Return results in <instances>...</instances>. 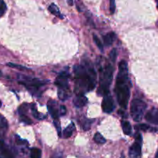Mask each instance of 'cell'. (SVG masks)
<instances>
[{
    "label": "cell",
    "instance_id": "10",
    "mask_svg": "<svg viewBox=\"0 0 158 158\" xmlns=\"http://www.w3.org/2000/svg\"><path fill=\"white\" fill-rule=\"evenodd\" d=\"M0 158H14L11 150L2 140H0Z\"/></svg>",
    "mask_w": 158,
    "mask_h": 158
},
{
    "label": "cell",
    "instance_id": "7",
    "mask_svg": "<svg viewBox=\"0 0 158 158\" xmlns=\"http://www.w3.org/2000/svg\"><path fill=\"white\" fill-rule=\"evenodd\" d=\"M69 73L67 71H64L60 74L56 78L55 85L58 87V88H68V79Z\"/></svg>",
    "mask_w": 158,
    "mask_h": 158
},
{
    "label": "cell",
    "instance_id": "22",
    "mask_svg": "<svg viewBox=\"0 0 158 158\" xmlns=\"http://www.w3.org/2000/svg\"><path fill=\"white\" fill-rule=\"evenodd\" d=\"M93 40H94L95 43L98 48H99L102 52H103V43L100 41V40H99V38L98 37V36H96L95 34H93Z\"/></svg>",
    "mask_w": 158,
    "mask_h": 158
},
{
    "label": "cell",
    "instance_id": "31",
    "mask_svg": "<svg viewBox=\"0 0 158 158\" xmlns=\"http://www.w3.org/2000/svg\"><path fill=\"white\" fill-rule=\"evenodd\" d=\"M137 128H139V129H141L143 131H147L150 129V126L147 124H140L136 126Z\"/></svg>",
    "mask_w": 158,
    "mask_h": 158
},
{
    "label": "cell",
    "instance_id": "35",
    "mask_svg": "<svg viewBox=\"0 0 158 158\" xmlns=\"http://www.w3.org/2000/svg\"><path fill=\"white\" fill-rule=\"evenodd\" d=\"M120 158H125V156H124V154H123V153L121 155V156H120Z\"/></svg>",
    "mask_w": 158,
    "mask_h": 158
},
{
    "label": "cell",
    "instance_id": "29",
    "mask_svg": "<svg viewBox=\"0 0 158 158\" xmlns=\"http://www.w3.org/2000/svg\"><path fill=\"white\" fill-rule=\"evenodd\" d=\"M109 10H110V13L113 14L115 13V0H109Z\"/></svg>",
    "mask_w": 158,
    "mask_h": 158
},
{
    "label": "cell",
    "instance_id": "30",
    "mask_svg": "<svg viewBox=\"0 0 158 158\" xmlns=\"http://www.w3.org/2000/svg\"><path fill=\"white\" fill-rule=\"evenodd\" d=\"M54 123H55V127L57 128V130H58V135H59V136H61V124H60L59 121H58V120H55V122H54Z\"/></svg>",
    "mask_w": 158,
    "mask_h": 158
},
{
    "label": "cell",
    "instance_id": "21",
    "mask_svg": "<svg viewBox=\"0 0 158 158\" xmlns=\"http://www.w3.org/2000/svg\"><path fill=\"white\" fill-rule=\"evenodd\" d=\"M94 140L96 144H104L106 140L105 138L102 136V135L99 133H96L94 136Z\"/></svg>",
    "mask_w": 158,
    "mask_h": 158
},
{
    "label": "cell",
    "instance_id": "9",
    "mask_svg": "<svg viewBox=\"0 0 158 158\" xmlns=\"http://www.w3.org/2000/svg\"><path fill=\"white\" fill-rule=\"evenodd\" d=\"M145 119L147 122L152 123V124L158 125V109L153 108L150 109L146 114Z\"/></svg>",
    "mask_w": 158,
    "mask_h": 158
},
{
    "label": "cell",
    "instance_id": "2",
    "mask_svg": "<svg viewBox=\"0 0 158 158\" xmlns=\"http://www.w3.org/2000/svg\"><path fill=\"white\" fill-rule=\"evenodd\" d=\"M130 85L127 63L125 61H121L119 64V72L115 82V92L119 104L123 109L127 108L130 97Z\"/></svg>",
    "mask_w": 158,
    "mask_h": 158
},
{
    "label": "cell",
    "instance_id": "25",
    "mask_svg": "<svg viewBox=\"0 0 158 158\" xmlns=\"http://www.w3.org/2000/svg\"><path fill=\"white\" fill-rule=\"evenodd\" d=\"M20 121L22 123H26V124H31L32 123V121H31L30 119L29 118L28 116H26V115H20Z\"/></svg>",
    "mask_w": 158,
    "mask_h": 158
},
{
    "label": "cell",
    "instance_id": "38",
    "mask_svg": "<svg viewBox=\"0 0 158 158\" xmlns=\"http://www.w3.org/2000/svg\"><path fill=\"white\" fill-rule=\"evenodd\" d=\"M1 105H2V103H1V101H0V107H1Z\"/></svg>",
    "mask_w": 158,
    "mask_h": 158
},
{
    "label": "cell",
    "instance_id": "1",
    "mask_svg": "<svg viewBox=\"0 0 158 158\" xmlns=\"http://www.w3.org/2000/svg\"><path fill=\"white\" fill-rule=\"evenodd\" d=\"M74 72L75 91L77 95H85V92L94 89L97 82V75L92 67L75 65Z\"/></svg>",
    "mask_w": 158,
    "mask_h": 158
},
{
    "label": "cell",
    "instance_id": "28",
    "mask_svg": "<svg viewBox=\"0 0 158 158\" xmlns=\"http://www.w3.org/2000/svg\"><path fill=\"white\" fill-rule=\"evenodd\" d=\"M6 11V3L3 1V2H2V4L0 5V17L5 14Z\"/></svg>",
    "mask_w": 158,
    "mask_h": 158
},
{
    "label": "cell",
    "instance_id": "24",
    "mask_svg": "<svg viewBox=\"0 0 158 158\" xmlns=\"http://www.w3.org/2000/svg\"><path fill=\"white\" fill-rule=\"evenodd\" d=\"M28 109H29V105L26 103H24L19 106V109H18V112H19V115H25L26 112H27Z\"/></svg>",
    "mask_w": 158,
    "mask_h": 158
},
{
    "label": "cell",
    "instance_id": "36",
    "mask_svg": "<svg viewBox=\"0 0 158 158\" xmlns=\"http://www.w3.org/2000/svg\"><path fill=\"white\" fill-rule=\"evenodd\" d=\"M3 2V0H0V5H1V4H2V2Z\"/></svg>",
    "mask_w": 158,
    "mask_h": 158
},
{
    "label": "cell",
    "instance_id": "6",
    "mask_svg": "<svg viewBox=\"0 0 158 158\" xmlns=\"http://www.w3.org/2000/svg\"><path fill=\"white\" fill-rule=\"evenodd\" d=\"M136 141L134 144L129 147V158H141L142 156V136L140 133H137L135 137Z\"/></svg>",
    "mask_w": 158,
    "mask_h": 158
},
{
    "label": "cell",
    "instance_id": "14",
    "mask_svg": "<svg viewBox=\"0 0 158 158\" xmlns=\"http://www.w3.org/2000/svg\"><path fill=\"white\" fill-rule=\"evenodd\" d=\"M55 103V102H53V104H51V101H50V102H48L47 108H48V110H49V112H50V114H51V116L55 119V120H58L59 112H58V111L57 110L56 108L55 107V105H54V104Z\"/></svg>",
    "mask_w": 158,
    "mask_h": 158
},
{
    "label": "cell",
    "instance_id": "19",
    "mask_svg": "<svg viewBox=\"0 0 158 158\" xmlns=\"http://www.w3.org/2000/svg\"><path fill=\"white\" fill-rule=\"evenodd\" d=\"M31 109H32L33 115H34L36 119H37V120H43V119H44V116L37 111V107H36V105H34V104H32V105H31Z\"/></svg>",
    "mask_w": 158,
    "mask_h": 158
},
{
    "label": "cell",
    "instance_id": "39",
    "mask_svg": "<svg viewBox=\"0 0 158 158\" xmlns=\"http://www.w3.org/2000/svg\"><path fill=\"white\" fill-rule=\"evenodd\" d=\"M157 9H158V2H157Z\"/></svg>",
    "mask_w": 158,
    "mask_h": 158
},
{
    "label": "cell",
    "instance_id": "12",
    "mask_svg": "<svg viewBox=\"0 0 158 158\" xmlns=\"http://www.w3.org/2000/svg\"><path fill=\"white\" fill-rule=\"evenodd\" d=\"M102 39H103L104 45H105V47H109L110 45H112V43H113L114 40H115V33L113 32L108 33L107 34H105V36H103Z\"/></svg>",
    "mask_w": 158,
    "mask_h": 158
},
{
    "label": "cell",
    "instance_id": "23",
    "mask_svg": "<svg viewBox=\"0 0 158 158\" xmlns=\"http://www.w3.org/2000/svg\"><path fill=\"white\" fill-rule=\"evenodd\" d=\"M7 65L10 67H13V68H16L18 69L19 71H29V69L27 67H24V66L19 65V64H13V63H8Z\"/></svg>",
    "mask_w": 158,
    "mask_h": 158
},
{
    "label": "cell",
    "instance_id": "11",
    "mask_svg": "<svg viewBox=\"0 0 158 158\" xmlns=\"http://www.w3.org/2000/svg\"><path fill=\"white\" fill-rule=\"evenodd\" d=\"M88 102V99L85 97V95H77L76 97L74 99V105L78 108H82L85 106Z\"/></svg>",
    "mask_w": 158,
    "mask_h": 158
},
{
    "label": "cell",
    "instance_id": "5",
    "mask_svg": "<svg viewBox=\"0 0 158 158\" xmlns=\"http://www.w3.org/2000/svg\"><path fill=\"white\" fill-rule=\"evenodd\" d=\"M19 84L23 85L31 92H37L39 88L44 85V82L38 80L37 78H31L26 76H20Z\"/></svg>",
    "mask_w": 158,
    "mask_h": 158
},
{
    "label": "cell",
    "instance_id": "16",
    "mask_svg": "<svg viewBox=\"0 0 158 158\" xmlns=\"http://www.w3.org/2000/svg\"><path fill=\"white\" fill-rule=\"evenodd\" d=\"M122 128H123V133H124L125 135L126 136H129L132 133V126H131L130 123L128 121H125V120H123L122 121Z\"/></svg>",
    "mask_w": 158,
    "mask_h": 158
},
{
    "label": "cell",
    "instance_id": "34",
    "mask_svg": "<svg viewBox=\"0 0 158 158\" xmlns=\"http://www.w3.org/2000/svg\"><path fill=\"white\" fill-rule=\"evenodd\" d=\"M67 3H68V5L70 6H71L74 5V1L73 0H67Z\"/></svg>",
    "mask_w": 158,
    "mask_h": 158
},
{
    "label": "cell",
    "instance_id": "13",
    "mask_svg": "<svg viewBox=\"0 0 158 158\" xmlns=\"http://www.w3.org/2000/svg\"><path fill=\"white\" fill-rule=\"evenodd\" d=\"M8 129V123L3 115H0V136H3Z\"/></svg>",
    "mask_w": 158,
    "mask_h": 158
},
{
    "label": "cell",
    "instance_id": "17",
    "mask_svg": "<svg viewBox=\"0 0 158 158\" xmlns=\"http://www.w3.org/2000/svg\"><path fill=\"white\" fill-rule=\"evenodd\" d=\"M48 10H49V11L51 12L53 15L58 16V18H61V19H63V18H64L63 15L61 13V11L59 10V8H58L55 4H51V5L48 7Z\"/></svg>",
    "mask_w": 158,
    "mask_h": 158
},
{
    "label": "cell",
    "instance_id": "20",
    "mask_svg": "<svg viewBox=\"0 0 158 158\" xmlns=\"http://www.w3.org/2000/svg\"><path fill=\"white\" fill-rule=\"evenodd\" d=\"M41 150L38 148L34 147L30 150V158H41Z\"/></svg>",
    "mask_w": 158,
    "mask_h": 158
},
{
    "label": "cell",
    "instance_id": "27",
    "mask_svg": "<svg viewBox=\"0 0 158 158\" xmlns=\"http://www.w3.org/2000/svg\"><path fill=\"white\" fill-rule=\"evenodd\" d=\"M116 57H117V51L115 49H112V51H111L110 54H109V58H110L111 61L112 62H115V59H116Z\"/></svg>",
    "mask_w": 158,
    "mask_h": 158
},
{
    "label": "cell",
    "instance_id": "18",
    "mask_svg": "<svg viewBox=\"0 0 158 158\" xmlns=\"http://www.w3.org/2000/svg\"><path fill=\"white\" fill-rule=\"evenodd\" d=\"M75 129V125L73 123L69 124L68 126L66 127V129L64 130V138H69L71 136L72 133Z\"/></svg>",
    "mask_w": 158,
    "mask_h": 158
},
{
    "label": "cell",
    "instance_id": "15",
    "mask_svg": "<svg viewBox=\"0 0 158 158\" xmlns=\"http://www.w3.org/2000/svg\"><path fill=\"white\" fill-rule=\"evenodd\" d=\"M71 96V91L69 88H58V97L61 100L64 101Z\"/></svg>",
    "mask_w": 158,
    "mask_h": 158
},
{
    "label": "cell",
    "instance_id": "4",
    "mask_svg": "<svg viewBox=\"0 0 158 158\" xmlns=\"http://www.w3.org/2000/svg\"><path fill=\"white\" fill-rule=\"evenodd\" d=\"M147 107V104L144 101L138 99H133L130 105V115L133 120L136 122L140 121L144 116Z\"/></svg>",
    "mask_w": 158,
    "mask_h": 158
},
{
    "label": "cell",
    "instance_id": "26",
    "mask_svg": "<svg viewBox=\"0 0 158 158\" xmlns=\"http://www.w3.org/2000/svg\"><path fill=\"white\" fill-rule=\"evenodd\" d=\"M91 120H85L84 121L83 124H82V127H83L84 130H88L91 127Z\"/></svg>",
    "mask_w": 158,
    "mask_h": 158
},
{
    "label": "cell",
    "instance_id": "8",
    "mask_svg": "<svg viewBox=\"0 0 158 158\" xmlns=\"http://www.w3.org/2000/svg\"><path fill=\"white\" fill-rule=\"evenodd\" d=\"M102 108L103 112L105 113H111L114 110L115 105H114V101L112 96L109 95L105 96V98L102 100Z\"/></svg>",
    "mask_w": 158,
    "mask_h": 158
},
{
    "label": "cell",
    "instance_id": "37",
    "mask_svg": "<svg viewBox=\"0 0 158 158\" xmlns=\"http://www.w3.org/2000/svg\"><path fill=\"white\" fill-rule=\"evenodd\" d=\"M156 158H158V151H157V153H156Z\"/></svg>",
    "mask_w": 158,
    "mask_h": 158
},
{
    "label": "cell",
    "instance_id": "32",
    "mask_svg": "<svg viewBox=\"0 0 158 158\" xmlns=\"http://www.w3.org/2000/svg\"><path fill=\"white\" fill-rule=\"evenodd\" d=\"M67 112V109L64 105H61L60 106V111H59V114L61 115H64Z\"/></svg>",
    "mask_w": 158,
    "mask_h": 158
},
{
    "label": "cell",
    "instance_id": "33",
    "mask_svg": "<svg viewBox=\"0 0 158 158\" xmlns=\"http://www.w3.org/2000/svg\"><path fill=\"white\" fill-rule=\"evenodd\" d=\"M51 158H63L62 153H61V152H57V153H55L52 156H51Z\"/></svg>",
    "mask_w": 158,
    "mask_h": 158
},
{
    "label": "cell",
    "instance_id": "3",
    "mask_svg": "<svg viewBox=\"0 0 158 158\" xmlns=\"http://www.w3.org/2000/svg\"><path fill=\"white\" fill-rule=\"evenodd\" d=\"M113 76V67L112 64H106L100 70L99 75V87L98 89V95L105 96L109 95V87L112 81Z\"/></svg>",
    "mask_w": 158,
    "mask_h": 158
}]
</instances>
